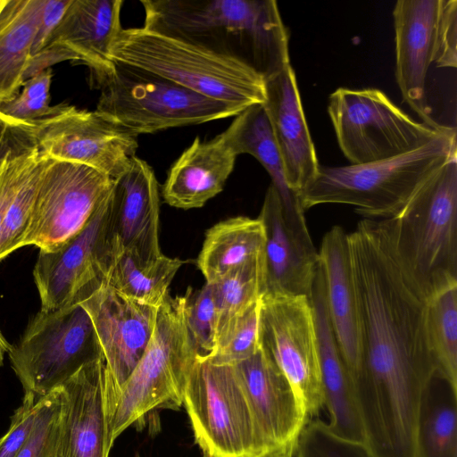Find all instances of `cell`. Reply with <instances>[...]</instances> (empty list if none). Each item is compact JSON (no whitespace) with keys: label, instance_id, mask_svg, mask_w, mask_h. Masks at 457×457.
Here are the masks:
<instances>
[{"label":"cell","instance_id":"8992f818","mask_svg":"<svg viewBox=\"0 0 457 457\" xmlns=\"http://www.w3.org/2000/svg\"><path fill=\"white\" fill-rule=\"evenodd\" d=\"M111 59L245 109L265 101L264 79L245 63L144 27L121 29Z\"/></svg>","mask_w":457,"mask_h":457},{"label":"cell","instance_id":"ffe728a7","mask_svg":"<svg viewBox=\"0 0 457 457\" xmlns=\"http://www.w3.org/2000/svg\"><path fill=\"white\" fill-rule=\"evenodd\" d=\"M265 229L266 291L311 299L319 254L307 229L284 217L279 196L270 184L258 216Z\"/></svg>","mask_w":457,"mask_h":457},{"label":"cell","instance_id":"1f68e13d","mask_svg":"<svg viewBox=\"0 0 457 457\" xmlns=\"http://www.w3.org/2000/svg\"><path fill=\"white\" fill-rule=\"evenodd\" d=\"M426 329L435 371L457 386V285L428 300Z\"/></svg>","mask_w":457,"mask_h":457},{"label":"cell","instance_id":"5bb4252c","mask_svg":"<svg viewBox=\"0 0 457 457\" xmlns=\"http://www.w3.org/2000/svg\"><path fill=\"white\" fill-rule=\"evenodd\" d=\"M260 345L290 383L309 420L323 407L318 338L310 299L265 293L261 299Z\"/></svg>","mask_w":457,"mask_h":457},{"label":"cell","instance_id":"e575fe53","mask_svg":"<svg viewBox=\"0 0 457 457\" xmlns=\"http://www.w3.org/2000/svg\"><path fill=\"white\" fill-rule=\"evenodd\" d=\"M294 457H372L363 443L339 436L328 423L308 420L302 428Z\"/></svg>","mask_w":457,"mask_h":457},{"label":"cell","instance_id":"2e32d148","mask_svg":"<svg viewBox=\"0 0 457 457\" xmlns=\"http://www.w3.org/2000/svg\"><path fill=\"white\" fill-rule=\"evenodd\" d=\"M94 328L96 341L110 373L108 395L128 379L143 356L158 308L142 304L106 281L81 301Z\"/></svg>","mask_w":457,"mask_h":457},{"label":"cell","instance_id":"7dc6e473","mask_svg":"<svg viewBox=\"0 0 457 457\" xmlns=\"http://www.w3.org/2000/svg\"><path fill=\"white\" fill-rule=\"evenodd\" d=\"M136 457H140L137 453L136 454Z\"/></svg>","mask_w":457,"mask_h":457},{"label":"cell","instance_id":"484cf974","mask_svg":"<svg viewBox=\"0 0 457 457\" xmlns=\"http://www.w3.org/2000/svg\"><path fill=\"white\" fill-rule=\"evenodd\" d=\"M237 155H253L266 170L276 189L287 221L307 228L298 195L287 184L283 162L262 104H254L236 116L224 131Z\"/></svg>","mask_w":457,"mask_h":457},{"label":"cell","instance_id":"7c38bea8","mask_svg":"<svg viewBox=\"0 0 457 457\" xmlns=\"http://www.w3.org/2000/svg\"><path fill=\"white\" fill-rule=\"evenodd\" d=\"M112 193L75 236L54 251L39 250L33 277L40 311L79 304L106 281L113 257Z\"/></svg>","mask_w":457,"mask_h":457},{"label":"cell","instance_id":"cb8c5ba5","mask_svg":"<svg viewBox=\"0 0 457 457\" xmlns=\"http://www.w3.org/2000/svg\"><path fill=\"white\" fill-rule=\"evenodd\" d=\"M310 301L318 338L323 406H326L329 414L328 425L339 436L363 443V429L353 381L330 324L325 281L320 266Z\"/></svg>","mask_w":457,"mask_h":457},{"label":"cell","instance_id":"d6986e66","mask_svg":"<svg viewBox=\"0 0 457 457\" xmlns=\"http://www.w3.org/2000/svg\"><path fill=\"white\" fill-rule=\"evenodd\" d=\"M232 366L266 446L295 444L308 419L290 383L270 356L260 346L253 356Z\"/></svg>","mask_w":457,"mask_h":457},{"label":"cell","instance_id":"60d3db41","mask_svg":"<svg viewBox=\"0 0 457 457\" xmlns=\"http://www.w3.org/2000/svg\"><path fill=\"white\" fill-rule=\"evenodd\" d=\"M40 400L32 394H24L21 404L11 418L8 430L0 437V457L17 456L33 429Z\"/></svg>","mask_w":457,"mask_h":457},{"label":"cell","instance_id":"4fadbf2b","mask_svg":"<svg viewBox=\"0 0 457 457\" xmlns=\"http://www.w3.org/2000/svg\"><path fill=\"white\" fill-rule=\"evenodd\" d=\"M29 123L42 155L93 168L112 179L127 170L138 147L137 136L112 119L67 104Z\"/></svg>","mask_w":457,"mask_h":457},{"label":"cell","instance_id":"c3c4849f","mask_svg":"<svg viewBox=\"0 0 457 457\" xmlns=\"http://www.w3.org/2000/svg\"><path fill=\"white\" fill-rule=\"evenodd\" d=\"M4 5H3V6H4ZM3 6L0 8V10L3 8Z\"/></svg>","mask_w":457,"mask_h":457},{"label":"cell","instance_id":"d6a6232c","mask_svg":"<svg viewBox=\"0 0 457 457\" xmlns=\"http://www.w3.org/2000/svg\"><path fill=\"white\" fill-rule=\"evenodd\" d=\"M38 155L29 126L24 125L11 145L0 156V231L23 177Z\"/></svg>","mask_w":457,"mask_h":457},{"label":"cell","instance_id":"ee69618b","mask_svg":"<svg viewBox=\"0 0 457 457\" xmlns=\"http://www.w3.org/2000/svg\"><path fill=\"white\" fill-rule=\"evenodd\" d=\"M12 345L6 340L2 331L0 330V366L3 364L4 356L9 353Z\"/></svg>","mask_w":457,"mask_h":457},{"label":"cell","instance_id":"d4e9b609","mask_svg":"<svg viewBox=\"0 0 457 457\" xmlns=\"http://www.w3.org/2000/svg\"><path fill=\"white\" fill-rule=\"evenodd\" d=\"M237 156L225 132L205 142L195 137L169 170L164 202L183 210L204 206L223 190Z\"/></svg>","mask_w":457,"mask_h":457},{"label":"cell","instance_id":"836d02e7","mask_svg":"<svg viewBox=\"0 0 457 457\" xmlns=\"http://www.w3.org/2000/svg\"><path fill=\"white\" fill-rule=\"evenodd\" d=\"M38 159L23 177L0 231V261L23 246L36 195Z\"/></svg>","mask_w":457,"mask_h":457},{"label":"cell","instance_id":"9c48e42d","mask_svg":"<svg viewBox=\"0 0 457 457\" xmlns=\"http://www.w3.org/2000/svg\"><path fill=\"white\" fill-rule=\"evenodd\" d=\"M328 112L338 145L353 165L411 152L447 127L415 121L377 88H338L328 97Z\"/></svg>","mask_w":457,"mask_h":457},{"label":"cell","instance_id":"277c9868","mask_svg":"<svg viewBox=\"0 0 457 457\" xmlns=\"http://www.w3.org/2000/svg\"><path fill=\"white\" fill-rule=\"evenodd\" d=\"M191 292L188 287L183 295H168L143 356L123 385L108 395L112 445L129 426L144 425L155 411L179 410L183 404L185 385L200 353L187 325Z\"/></svg>","mask_w":457,"mask_h":457},{"label":"cell","instance_id":"3957f363","mask_svg":"<svg viewBox=\"0 0 457 457\" xmlns=\"http://www.w3.org/2000/svg\"><path fill=\"white\" fill-rule=\"evenodd\" d=\"M456 143V129L446 127L426 145L396 157L358 165H320L300 194L302 207L306 211L342 204L365 219H392L427 179L457 155Z\"/></svg>","mask_w":457,"mask_h":457},{"label":"cell","instance_id":"b9f144b4","mask_svg":"<svg viewBox=\"0 0 457 457\" xmlns=\"http://www.w3.org/2000/svg\"><path fill=\"white\" fill-rule=\"evenodd\" d=\"M71 3V0H43L31 57L46 46Z\"/></svg>","mask_w":457,"mask_h":457},{"label":"cell","instance_id":"f35d334b","mask_svg":"<svg viewBox=\"0 0 457 457\" xmlns=\"http://www.w3.org/2000/svg\"><path fill=\"white\" fill-rule=\"evenodd\" d=\"M187 325L190 336L201 354L212 353L215 345V303L212 284L205 283L193 296L189 295Z\"/></svg>","mask_w":457,"mask_h":457},{"label":"cell","instance_id":"6da1fadb","mask_svg":"<svg viewBox=\"0 0 457 457\" xmlns=\"http://www.w3.org/2000/svg\"><path fill=\"white\" fill-rule=\"evenodd\" d=\"M347 241L362 339L353 386L364 436L378 446H405L436 370L428 300L402 266L389 219L360 220Z\"/></svg>","mask_w":457,"mask_h":457},{"label":"cell","instance_id":"603a6c76","mask_svg":"<svg viewBox=\"0 0 457 457\" xmlns=\"http://www.w3.org/2000/svg\"><path fill=\"white\" fill-rule=\"evenodd\" d=\"M347 234L340 226L332 227L324 235L318 254L330 324L353 381L361 365L362 339Z\"/></svg>","mask_w":457,"mask_h":457},{"label":"cell","instance_id":"7402d4cb","mask_svg":"<svg viewBox=\"0 0 457 457\" xmlns=\"http://www.w3.org/2000/svg\"><path fill=\"white\" fill-rule=\"evenodd\" d=\"M265 94L262 105L283 162L287 181L300 198V194L314 179L320 164L291 64L265 80Z\"/></svg>","mask_w":457,"mask_h":457},{"label":"cell","instance_id":"bcb514c9","mask_svg":"<svg viewBox=\"0 0 457 457\" xmlns=\"http://www.w3.org/2000/svg\"><path fill=\"white\" fill-rule=\"evenodd\" d=\"M6 0H0V8L5 4Z\"/></svg>","mask_w":457,"mask_h":457},{"label":"cell","instance_id":"f546056e","mask_svg":"<svg viewBox=\"0 0 457 457\" xmlns=\"http://www.w3.org/2000/svg\"><path fill=\"white\" fill-rule=\"evenodd\" d=\"M212 285L216 314L214 353L226 343L238 320L265 294V255L232 270Z\"/></svg>","mask_w":457,"mask_h":457},{"label":"cell","instance_id":"f6af8a7d","mask_svg":"<svg viewBox=\"0 0 457 457\" xmlns=\"http://www.w3.org/2000/svg\"><path fill=\"white\" fill-rule=\"evenodd\" d=\"M10 120H11L6 118L0 112V148L3 145L5 137L6 129Z\"/></svg>","mask_w":457,"mask_h":457},{"label":"cell","instance_id":"52a82bcc","mask_svg":"<svg viewBox=\"0 0 457 457\" xmlns=\"http://www.w3.org/2000/svg\"><path fill=\"white\" fill-rule=\"evenodd\" d=\"M95 82L101 88L96 111L137 136L237 116L245 110L115 62Z\"/></svg>","mask_w":457,"mask_h":457},{"label":"cell","instance_id":"ac0fdd59","mask_svg":"<svg viewBox=\"0 0 457 457\" xmlns=\"http://www.w3.org/2000/svg\"><path fill=\"white\" fill-rule=\"evenodd\" d=\"M160 197L152 167L135 156L114 179L112 193L113 248L147 264L162 253L159 244Z\"/></svg>","mask_w":457,"mask_h":457},{"label":"cell","instance_id":"ab89813d","mask_svg":"<svg viewBox=\"0 0 457 457\" xmlns=\"http://www.w3.org/2000/svg\"><path fill=\"white\" fill-rule=\"evenodd\" d=\"M433 62L437 67L457 66L456 0H439Z\"/></svg>","mask_w":457,"mask_h":457},{"label":"cell","instance_id":"8fae6325","mask_svg":"<svg viewBox=\"0 0 457 457\" xmlns=\"http://www.w3.org/2000/svg\"><path fill=\"white\" fill-rule=\"evenodd\" d=\"M36 195L23 246L57 249L88 221L111 192L114 179L85 165L39 153Z\"/></svg>","mask_w":457,"mask_h":457},{"label":"cell","instance_id":"d590c367","mask_svg":"<svg viewBox=\"0 0 457 457\" xmlns=\"http://www.w3.org/2000/svg\"><path fill=\"white\" fill-rule=\"evenodd\" d=\"M51 81L50 69L26 79L21 93L0 103V112L11 120L28 123L47 116L53 110L49 104Z\"/></svg>","mask_w":457,"mask_h":457},{"label":"cell","instance_id":"e0dca14e","mask_svg":"<svg viewBox=\"0 0 457 457\" xmlns=\"http://www.w3.org/2000/svg\"><path fill=\"white\" fill-rule=\"evenodd\" d=\"M109 370L103 356L82 366L60 386L61 412L54 457H108Z\"/></svg>","mask_w":457,"mask_h":457},{"label":"cell","instance_id":"30bf717a","mask_svg":"<svg viewBox=\"0 0 457 457\" xmlns=\"http://www.w3.org/2000/svg\"><path fill=\"white\" fill-rule=\"evenodd\" d=\"M24 394L42 398L82 366L102 356L92 321L80 304L39 311L9 353Z\"/></svg>","mask_w":457,"mask_h":457},{"label":"cell","instance_id":"ba28073f","mask_svg":"<svg viewBox=\"0 0 457 457\" xmlns=\"http://www.w3.org/2000/svg\"><path fill=\"white\" fill-rule=\"evenodd\" d=\"M183 404L204 457H256L270 449L232 365L215 364L199 353L185 385Z\"/></svg>","mask_w":457,"mask_h":457},{"label":"cell","instance_id":"44dd1931","mask_svg":"<svg viewBox=\"0 0 457 457\" xmlns=\"http://www.w3.org/2000/svg\"><path fill=\"white\" fill-rule=\"evenodd\" d=\"M439 0H398L393 11L395 32V77L405 103L434 129L425 84L433 62Z\"/></svg>","mask_w":457,"mask_h":457},{"label":"cell","instance_id":"83f0119b","mask_svg":"<svg viewBox=\"0 0 457 457\" xmlns=\"http://www.w3.org/2000/svg\"><path fill=\"white\" fill-rule=\"evenodd\" d=\"M43 0H6L0 10V103L17 95L32 55Z\"/></svg>","mask_w":457,"mask_h":457},{"label":"cell","instance_id":"7bdbcfd3","mask_svg":"<svg viewBox=\"0 0 457 457\" xmlns=\"http://www.w3.org/2000/svg\"><path fill=\"white\" fill-rule=\"evenodd\" d=\"M295 444L275 447L265 451L256 457H294Z\"/></svg>","mask_w":457,"mask_h":457},{"label":"cell","instance_id":"4316f807","mask_svg":"<svg viewBox=\"0 0 457 457\" xmlns=\"http://www.w3.org/2000/svg\"><path fill=\"white\" fill-rule=\"evenodd\" d=\"M262 220L237 216L210 228L196 260L206 283L212 284L232 270L265 255Z\"/></svg>","mask_w":457,"mask_h":457},{"label":"cell","instance_id":"f1b7e54d","mask_svg":"<svg viewBox=\"0 0 457 457\" xmlns=\"http://www.w3.org/2000/svg\"><path fill=\"white\" fill-rule=\"evenodd\" d=\"M414 457H457V386L436 371L420 399Z\"/></svg>","mask_w":457,"mask_h":457},{"label":"cell","instance_id":"5b68a950","mask_svg":"<svg viewBox=\"0 0 457 457\" xmlns=\"http://www.w3.org/2000/svg\"><path fill=\"white\" fill-rule=\"evenodd\" d=\"M389 220L402 266L427 300L457 285V155Z\"/></svg>","mask_w":457,"mask_h":457},{"label":"cell","instance_id":"8d00e7d4","mask_svg":"<svg viewBox=\"0 0 457 457\" xmlns=\"http://www.w3.org/2000/svg\"><path fill=\"white\" fill-rule=\"evenodd\" d=\"M59 386L40 400L33 429L16 457H54L59 435Z\"/></svg>","mask_w":457,"mask_h":457},{"label":"cell","instance_id":"4dcf8cb0","mask_svg":"<svg viewBox=\"0 0 457 457\" xmlns=\"http://www.w3.org/2000/svg\"><path fill=\"white\" fill-rule=\"evenodd\" d=\"M184 263L183 260L162 254L150 263L140 264L113 248L106 282L142 304L159 308L170 295V285Z\"/></svg>","mask_w":457,"mask_h":457},{"label":"cell","instance_id":"7a4b0ae2","mask_svg":"<svg viewBox=\"0 0 457 457\" xmlns=\"http://www.w3.org/2000/svg\"><path fill=\"white\" fill-rule=\"evenodd\" d=\"M144 28L236 59L264 80L290 64L275 0H144Z\"/></svg>","mask_w":457,"mask_h":457},{"label":"cell","instance_id":"9a60e30c","mask_svg":"<svg viewBox=\"0 0 457 457\" xmlns=\"http://www.w3.org/2000/svg\"><path fill=\"white\" fill-rule=\"evenodd\" d=\"M122 0H71L46 46L31 57L25 80L64 61L87 65L94 81L108 73L113 66L111 48L122 29Z\"/></svg>","mask_w":457,"mask_h":457},{"label":"cell","instance_id":"74e56055","mask_svg":"<svg viewBox=\"0 0 457 457\" xmlns=\"http://www.w3.org/2000/svg\"><path fill=\"white\" fill-rule=\"evenodd\" d=\"M261 299L238 320L226 343L214 353L206 354L212 362L235 365L259 350Z\"/></svg>","mask_w":457,"mask_h":457}]
</instances>
